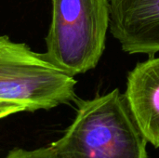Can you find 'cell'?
I'll return each instance as SVG.
<instances>
[{
    "instance_id": "cell-4",
    "label": "cell",
    "mask_w": 159,
    "mask_h": 158,
    "mask_svg": "<svg viewBox=\"0 0 159 158\" xmlns=\"http://www.w3.org/2000/svg\"><path fill=\"white\" fill-rule=\"evenodd\" d=\"M110 32L129 54L159 51V0H109Z\"/></svg>"
},
{
    "instance_id": "cell-7",
    "label": "cell",
    "mask_w": 159,
    "mask_h": 158,
    "mask_svg": "<svg viewBox=\"0 0 159 158\" xmlns=\"http://www.w3.org/2000/svg\"><path fill=\"white\" fill-rule=\"evenodd\" d=\"M21 112H26L22 106L16 104V103L0 101V119L7 117L11 115L21 113Z\"/></svg>"
},
{
    "instance_id": "cell-6",
    "label": "cell",
    "mask_w": 159,
    "mask_h": 158,
    "mask_svg": "<svg viewBox=\"0 0 159 158\" xmlns=\"http://www.w3.org/2000/svg\"><path fill=\"white\" fill-rule=\"evenodd\" d=\"M5 158H61L52 145L43 146L36 149L15 148L11 150Z\"/></svg>"
},
{
    "instance_id": "cell-1",
    "label": "cell",
    "mask_w": 159,
    "mask_h": 158,
    "mask_svg": "<svg viewBox=\"0 0 159 158\" xmlns=\"http://www.w3.org/2000/svg\"><path fill=\"white\" fill-rule=\"evenodd\" d=\"M76 102L74 121L51 143L60 157L148 158V142L118 88Z\"/></svg>"
},
{
    "instance_id": "cell-3",
    "label": "cell",
    "mask_w": 159,
    "mask_h": 158,
    "mask_svg": "<svg viewBox=\"0 0 159 158\" xmlns=\"http://www.w3.org/2000/svg\"><path fill=\"white\" fill-rule=\"evenodd\" d=\"M76 80L45 53L0 35V101L26 112L49 110L75 101Z\"/></svg>"
},
{
    "instance_id": "cell-5",
    "label": "cell",
    "mask_w": 159,
    "mask_h": 158,
    "mask_svg": "<svg viewBox=\"0 0 159 158\" xmlns=\"http://www.w3.org/2000/svg\"><path fill=\"white\" fill-rule=\"evenodd\" d=\"M124 97L146 142L159 148V58L136 64L128 74Z\"/></svg>"
},
{
    "instance_id": "cell-2",
    "label": "cell",
    "mask_w": 159,
    "mask_h": 158,
    "mask_svg": "<svg viewBox=\"0 0 159 158\" xmlns=\"http://www.w3.org/2000/svg\"><path fill=\"white\" fill-rule=\"evenodd\" d=\"M45 38L48 59L75 76L94 69L105 48L110 27L109 0H51Z\"/></svg>"
}]
</instances>
